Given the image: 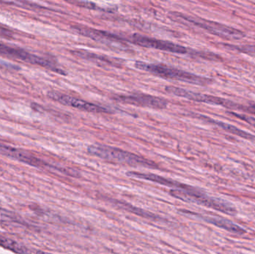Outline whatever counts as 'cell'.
I'll list each match as a JSON object with an SVG mask.
<instances>
[{
  "label": "cell",
  "instance_id": "obj_1",
  "mask_svg": "<svg viewBox=\"0 0 255 254\" xmlns=\"http://www.w3.org/2000/svg\"><path fill=\"white\" fill-rule=\"evenodd\" d=\"M88 152L93 156L115 164L157 168V164L149 160L112 146L101 144L92 145L88 148Z\"/></svg>",
  "mask_w": 255,
  "mask_h": 254
},
{
  "label": "cell",
  "instance_id": "obj_2",
  "mask_svg": "<svg viewBox=\"0 0 255 254\" xmlns=\"http://www.w3.org/2000/svg\"><path fill=\"white\" fill-rule=\"evenodd\" d=\"M134 67L138 70L148 72L163 79H172L179 82H187L193 85H210L212 82L211 79L203 76H197L184 70H178L174 67H169L162 64H148L142 61H136Z\"/></svg>",
  "mask_w": 255,
  "mask_h": 254
},
{
  "label": "cell",
  "instance_id": "obj_3",
  "mask_svg": "<svg viewBox=\"0 0 255 254\" xmlns=\"http://www.w3.org/2000/svg\"><path fill=\"white\" fill-rule=\"evenodd\" d=\"M168 16H169V19L175 21V22H181H181L182 23H190L209 31L211 34L220 36V37L235 39V40L245 37L244 33L239 30L218 23V22L207 20L202 18L189 16V15L184 14V13H179L178 11L169 12L168 13Z\"/></svg>",
  "mask_w": 255,
  "mask_h": 254
},
{
  "label": "cell",
  "instance_id": "obj_4",
  "mask_svg": "<svg viewBox=\"0 0 255 254\" xmlns=\"http://www.w3.org/2000/svg\"><path fill=\"white\" fill-rule=\"evenodd\" d=\"M169 193L172 196L181 201L200 204V205L205 206L227 214H235L236 212L235 207L230 203L220 198L209 196L202 191L192 186L187 191L172 189Z\"/></svg>",
  "mask_w": 255,
  "mask_h": 254
},
{
  "label": "cell",
  "instance_id": "obj_5",
  "mask_svg": "<svg viewBox=\"0 0 255 254\" xmlns=\"http://www.w3.org/2000/svg\"><path fill=\"white\" fill-rule=\"evenodd\" d=\"M0 55L7 57V58H13V59L20 60L28 64H36L41 66L48 70H52L55 73H59L61 75H67L64 70L58 67L55 62H52L50 60L46 59L37 55L29 53L23 49L19 48H13L12 46H7L4 43H0Z\"/></svg>",
  "mask_w": 255,
  "mask_h": 254
},
{
  "label": "cell",
  "instance_id": "obj_6",
  "mask_svg": "<svg viewBox=\"0 0 255 254\" xmlns=\"http://www.w3.org/2000/svg\"><path fill=\"white\" fill-rule=\"evenodd\" d=\"M165 90L168 93L171 94V95L187 98V99L197 101V102L217 104V105L223 106V107L234 109V110L236 109V110H247L245 107H243V106L236 104V103L233 102V101H229V100L219 98V97L217 96H213V95H205V94L198 93V92L186 90V89L178 87V86H167L165 88Z\"/></svg>",
  "mask_w": 255,
  "mask_h": 254
},
{
  "label": "cell",
  "instance_id": "obj_7",
  "mask_svg": "<svg viewBox=\"0 0 255 254\" xmlns=\"http://www.w3.org/2000/svg\"><path fill=\"white\" fill-rule=\"evenodd\" d=\"M125 38V41H128L142 47L149 48V49H158L164 52H172V53L187 54L189 49L185 46L172 43L166 40H159V39L148 37L140 34H133L130 37Z\"/></svg>",
  "mask_w": 255,
  "mask_h": 254
},
{
  "label": "cell",
  "instance_id": "obj_8",
  "mask_svg": "<svg viewBox=\"0 0 255 254\" xmlns=\"http://www.w3.org/2000/svg\"><path fill=\"white\" fill-rule=\"evenodd\" d=\"M114 100L124 104H133L150 108L163 109L168 105L167 100L144 93L122 94L114 95Z\"/></svg>",
  "mask_w": 255,
  "mask_h": 254
},
{
  "label": "cell",
  "instance_id": "obj_9",
  "mask_svg": "<svg viewBox=\"0 0 255 254\" xmlns=\"http://www.w3.org/2000/svg\"><path fill=\"white\" fill-rule=\"evenodd\" d=\"M48 97L54 101H58L64 105L69 107H74L83 111L90 112V113H109L111 110L107 107L94 103L88 102L81 98H76L67 94L61 93L58 92H49L48 93Z\"/></svg>",
  "mask_w": 255,
  "mask_h": 254
},
{
  "label": "cell",
  "instance_id": "obj_10",
  "mask_svg": "<svg viewBox=\"0 0 255 254\" xmlns=\"http://www.w3.org/2000/svg\"><path fill=\"white\" fill-rule=\"evenodd\" d=\"M73 29L78 34L92 39L96 41L103 42V43H121L122 41H125L124 37L121 36L112 34L109 31L90 28L85 25H74L73 26Z\"/></svg>",
  "mask_w": 255,
  "mask_h": 254
},
{
  "label": "cell",
  "instance_id": "obj_11",
  "mask_svg": "<svg viewBox=\"0 0 255 254\" xmlns=\"http://www.w3.org/2000/svg\"><path fill=\"white\" fill-rule=\"evenodd\" d=\"M0 154L4 155V156L10 157V158H13V159L17 160V161L28 164V165L33 166V167H49L47 164L43 162L41 160L32 156L27 152L19 150V149H13V148L9 147V146H4V145L0 144Z\"/></svg>",
  "mask_w": 255,
  "mask_h": 254
},
{
  "label": "cell",
  "instance_id": "obj_12",
  "mask_svg": "<svg viewBox=\"0 0 255 254\" xmlns=\"http://www.w3.org/2000/svg\"><path fill=\"white\" fill-rule=\"evenodd\" d=\"M127 175L128 177H136V178L155 182V183L163 185V186L178 188V189H181V190L187 191L191 187V186H187V185L182 184V183L174 181V180H170V179L165 178V177L154 174H147V173L145 174V173L136 172V171H129V172H127Z\"/></svg>",
  "mask_w": 255,
  "mask_h": 254
},
{
  "label": "cell",
  "instance_id": "obj_13",
  "mask_svg": "<svg viewBox=\"0 0 255 254\" xmlns=\"http://www.w3.org/2000/svg\"><path fill=\"white\" fill-rule=\"evenodd\" d=\"M201 217L204 220L206 221L207 222H209L212 225H216L219 228H223V229L226 230V231L233 233V234H239V235H243V234H245L246 231L244 228H241V226L236 225L229 219L215 216H202Z\"/></svg>",
  "mask_w": 255,
  "mask_h": 254
},
{
  "label": "cell",
  "instance_id": "obj_14",
  "mask_svg": "<svg viewBox=\"0 0 255 254\" xmlns=\"http://www.w3.org/2000/svg\"><path fill=\"white\" fill-rule=\"evenodd\" d=\"M204 117L207 119L208 122L216 124V125H218L223 129L229 131V132L232 133V134H235V135L240 136V137L248 139V140H255V136L252 135L251 134H249V133L246 132V131H242V130L236 128V127L232 126V125H229V124L223 123L222 122H217V121L212 120V119H209V118L206 117V116H204Z\"/></svg>",
  "mask_w": 255,
  "mask_h": 254
},
{
  "label": "cell",
  "instance_id": "obj_15",
  "mask_svg": "<svg viewBox=\"0 0 255 254\" xmlns=\"http://www.w3.org/2000/svg\"><path fill=\"white\" fill-rule=\"evenodd\" d=\"M0 246L4 249L12 251L14 253L18 254H31L28 249L24 246H21L19 243H16L13 240H9L6 237L0 235Z\"/></svg>",
  "mask_w": 255,
  "mask_h": 254
},
{
  "label": "cell",
  "instance_id": "obj_16",
  "mask_svg": "<svg viewBox=\"0 0 255 254\" xmlns=\"http://www.w3.org/2000/svg\"><path fill=\"white\" fill-rule=\"evenodd\" d=\"M16 219L13 213L0 208V221H14Z\"/></svg>",
  "mask_w": 255,
  "mask_h": 254
},
{
  "label": "cell",
  "instance_id": "obj_17",
  "mask_svg": "<svg viewBox=\"0 0 255 254\" xmlns=\"http://www.w3.org/2000/svg\"><path fill=\"white\" fill-rule=\"evenodd\" d=\"M0 36L4 38L10 39L13 37V33L8 28L0 24Z\"/></svg>",
  "mask_w": 255,
  "mask_h": 254
},
{
  "label": "cell",
  "instance_id": "obj_18",
  "mask_svg": "<svg viewBox=\"0 0 255 254\" xmlns=\"http://www.w3.org/2000/svg\"><path fill=\"white\" fill-rule=\"evenodd\" d=\"M233 115L236 116L237 117L241 118L243 120L246 121L248 123L251 124L253 126H255V118L250 117V116H246V115H240L236 114V113H233Z\"/></svg>",
  "mask_w": 255,
  "mask_h": 254
},
{
  "label": "cell",
  "instance_id": "obj_19",
  "mask_svg": "<svg viewBox=\"0 0 255 254\" xmlns=\"http://www.w3.org/2000/svg\"><path fill=\"white\" fill-rule=\"evenodd\" d=\"M236 48L237 49H238V50L240 51H242V52L255 53V45H254V46H237Z\"/></svg>",
  "mask_w": 255,
  "mask_h": 254
},
{
  "label": "cell",
  "instance_id": "obj_20",
  "mask_svg": "<svg viewBox=\"0 0 255 254\" xmlns=\"http://www.w3.org/2000/svg\"><path fill=\"white\" fill-rule=\"evenodd\" d=\"M37 254H51L46 253V252H37Z\"/></svg>",
  "mask_w": 255,
  "mask_h": 254
}]
</instances>
